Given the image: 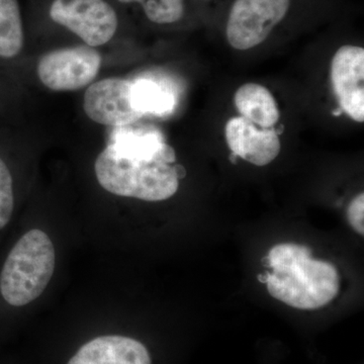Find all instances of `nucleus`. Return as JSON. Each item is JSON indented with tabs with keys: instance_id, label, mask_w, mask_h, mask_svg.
Returning a JSON list of instances; mask_svg holds the SVG:
<instances>
[{
	"instance_id": "nucleus-1",
	"label": "nucleus",
	"mask_w": 364,
	"mask_h": 364,
	"mask_svg": "<svg viewBox=\"0 0 364 364\" xmlns=\"http://www.w3.org/2000/svg\"><path fill=\"white\" fill-rule=\"evenodd\" d=\"M267 272V289L273 298L299 310H317L339 291L336 267L316 260L311 249L298 244H279L262 260Z\"/></svg>"
},
{
	"instance_id": "nucleus-2",
	"label": "nucleus",
	"mask_w": 364,
	"mask_h": 364,
	"mask_svg": "<svg viewBox=\"0 0 364 364\" xmlns=\"http://www.w3.org/2000/svg\"><path fill=\"white\" fill-rule=\"evenodd\" d=\"M56 255L51 239L41 230L23 235L13 246L0 269V296L13 308L39 298L55 270Z\"/></svg>"
},
{
	"instance_id": "nucleus-3",
	"label": "nucleus",
	"mask_w": 364,
	"mask_h": 364,
	"mask_svg": "<svg viewBox=\"0 0 364 364\" xmlns=\"http://www.w3.org/2000/svg\"><path fill=\"white\" fill-rule=\"evenodd\" d=\"M165 158L150 161L119 156L105 148L97 158L95 176L100 186L114 195L160 202L176 195L179 177L176 166Z\"/></svg>"
},
{
	"instance_id": "nucleus-4",
	"label": "nucleus",
	"mask_w": 364,
	"mask_h": 364,
	"mask_svg": "<svg viewBox=\"0 0 364 364\" xmlns=\"http://www.w3.org/2000/svg\"><path fill=\"white\" fill-rule=\"evenodd\" d=\"M296 0H232L225 20L228 43L246 51L257 47L291 16Z\"/></svg>"
},
{
	"instance_id": "nucleus-5",
	"label": "nucleus",
	"mask_w": 364,
	"mask_h": 364,
	"mask_svg": "<svg viewBox=\"0 0 364 364\" xmlns=\"http://www.w3.org/2000/svg\"><path fill=\"white\" fill-rule=\"evenodd\" d=\"M48 16L92 48L107 44L119 30V14L107 0H51Z\"/></svg>"
},
{
	"instance_id": "nucleus-6",
	"label": "nucleus",
	"mask_w": 364,
	"mask_h": 364,
	"mask_svg": "<svg viewBox=\"0 0 364 364\" xmlns=\"http://www.w3.org/2000/svg\"><path fill=\"white\" fill-rule=\"evenodd\" d=\"M102 66L100 52L90 46L53 50L41 58L38 76L54 91L81 90L97 77Z\"/></svg>"
},
{
	"instance_id": "nucleus-7",
	"label": "nucleus",
	"mask_w": 364,
	"mask_h": 364,
	"mask_svg": "<svg viewBox=\"0 0 364 364\" xmlns=\"http://www.w3.org/2000/svg\"><path fill=\"white\" fill-rule=\"evenodd\" d=\"M86 116L104 126H129L142 117L132 100V81L112 77L92 83L85 91Z\"/></svg>"
},
{
	"instance_id": "nucleus-8",
	"label": "nucleus",
	"mask_w": 364,
	"mask_h": 364,
	"mask_svg": "<svg viewBox=\"0 0 364 364\" xmlns=\"http://www.w3.org/2000/svg\"><path fill=\"white\" fill-rule=\"evenodd\" d=\"M333 90L340 107L354 121L364 119V49L345 45L335 53L331 63Z\"/></svg>"
},
{
	"instance_id": "nucleus-9",
	"label": "nucleus",
	"mask_w": 364,
	"mask_h": 364,
	"mask_svg": "<svg viewBox=\"0 0 364 364\" xmlns=\"http://www.w3.org/2000/svg\"><path fill=\"white\" fill-rule=\"evenodd\" d=\"M230 150L256 166H265L279 156L280 141L272 129H258L243 117H232L225 129Z\"/></svg>"
},
{
	"instance_id": "nucleus-10",
	"label": "nucleus",
	"mask_w": 364,
	"mask_h": 364,
	"mask_svg": "<svg viewBox=\"0 0 364 364\" xmlns=\"http://www.w3.org/2000/svg\"><path fill=\"white\" fill-rule=\"evenodd\" d=\"M67 364H151V358L141 342L112 335L87 342Z\"/></svg>"
},
{
	"instance_id": "nucleus-11",
	"label": "nucleus",
	"mask_w": 364,
	"mask_h": 364,
	"mask_svg": "<svg viewBox=\"0 0 364 364\" xmlns=\"http://www.w3.org/2000/svg\"><path fill=\"white\" fill-rule=\"evenodd\" d=\"M107 147L119 156L128 159L150 161L165 158L169 162L176 161L173 149L164 142L161 134L156 130H132L128 126L119 127L112 134Z\"/></svg>"
},
{
	"instance_id": "nucleus-12",
	"label": "nucleus",
	"mask_w": 364,
	"mask_h": 364,
	"mask_svg": "<svg viewBox=\"0 0 364 364\" xmlns=\"http://www.w3.org/2000/svg\"><path fill=\"white\" fill-rule=\"evenodd\" d=\"M235 105L242 117L263 129H272L279 119V109L264 86L246 83L235 93Z\"/></svg>"
},
{
	"instance_id": "nucleus-13",
	"label": "nucleus",
	"mask_w": 364,
	"mask_h": 364,
	"mask_svg": "<svg viewBox=\"0 0 364 364\" xmlns=\"http://www.w3.org/2000/svg\"><path fill=\"white\" fill-rule=\"evenodd\" d=\"M132 100L143 117L145 114L166 116L174 111L176 105V95L172 90L150 78L136 79L132 82Z\"/></svg>"
},
{
	"instance_id": "nucleus-14",
	"label": "nucleus",
	"mask_w": 364,
	"mask_h": 364,
	"mask_svg": "<svg viewBox=\"0 0 364 364\" xmlns=\"http://www.w3.org/2000/svg\"><path fill=\"white\" fill-rule=\"evenodd\" d=\"M25 46V28L18 0H0V60L18 57Z\"/></svg>"
},
{
	"instance_id": "nucleus-15",
	"label": "nucleus",
	"mask_w": 364,
	"mask_h": 364,
	"mask_svg": "<svg viewBox=\"0 0 364 364\" xmlns=\"http://www.w3.org/2000/svg\"><path fill=\"white\" fill-rule=\"evenodd\" d=\"M124 6H138L150 23L171 26L179 23L188 13V0H117Z\"/></svg>"
},
{
	"instance_id": "nucleus-16",
	"label": "nucleus",
	"mask_w": 364,
	"mask_h": 364,
	"mask_svg": "<svg viewBox=\"0 0 364 364\" xmlns=\"http://www.w3.org/2000/svg\"><path fill=\"white\" fill-rule=\"evenodd\" d=\"M364 195L359 193L354 198L348 210H347V218H348L349 224L358 232V234H364Z\"/></svg>"
}]
</instances>
